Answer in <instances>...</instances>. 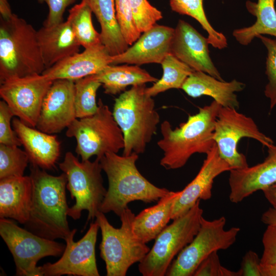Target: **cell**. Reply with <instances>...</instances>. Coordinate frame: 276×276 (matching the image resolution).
Wrapping results in <instances>:
<instances>
[{
    "label": "cell",
    "mask_w": 276,
    "mask_h": 276,
    "mask_svg": "<svg viewBox=\"0 0 276 276\" xmlns=\"http://www.w3.org/2000/svg\"><path fill=\"white\" fill-rule=\"evenodd\" d=\"M30 171L32 199L26 229L48 239L65 240L72 233L67 220L66 174L54 176L32 164Z\"/></svg>",
    "instance_id": "obj_1"
},
{
    "label": "cell",
    "mask_w": 276,
    "mask_h": 276,
    "mask_svg": "<svg viewBox=\"0 0 276 276\" xmlns=\"http://www.w3.org/2000/svg\"><path fill=\"white\" fill-rule=\"evenodd\" d=\"M221 107L214 100L199 108L197 113L189 116L186 122L175 129L169 121L163 122L160 128L162 137L157 142L163 151L160 165L167 170L177 169L183 167L194 154L209 152L215 144V124Z\"/></svg>",
    "instance_id": "obj_2"
},
{
    "label": "cell",
    "mask_w": 276,
    "mask_h": 276,
    "mask_svg": "<svg viewBox=\"0 0 276 276\" xmlns=\"http://www.w3.org/2000/svg\"><path fill=\"white\" fill-rule=\"evenodd\" d=\"M138 158L139 154L134 153L120 155L109 152L100 159L108 182L100 211L104 214L113 212L120 217L129 202L158 201L170 192L155 186L141 174L135 164Z\"/></svg>",
    "instance_id": "obj_3"
},
{
    "label": "cell",
    "mask_w": 276,
    "mask_h": 276,
    "mask_svg": "<svg viewBox=\"0 0 276 276\" xmlns=\"http://www.w3.org/2000/svg\"><path fill=\"white\" fill-rule=\"evenodd\" d=\"M45 69L33 27L13 13L1 18L0 83L12 77L41 74Z\"/></svg>",
    "instance_id": "obj_4"
},
{
    "label": "cell",
    "mask_w": 276,
    "mask_h": 276,
    "mask_svg": "<svg viewBox=\"0 0 276 276\" xmlns=\"http://www.w3.org/2000/svg\"><path fill=\"white\" fill-rule=\"evenodd\" d=\"M145 84L132 86L115 99L112 114L124 136L123 155L143 153L156 134L160 117Z\"/></svg>",
    "instance_id": "obj_5"
},
{
    "label": "cell",
    "mask_w": 276,
    "mask_h": 276,
    "mask_svg": "<svg viewBox=\"0 0 276 276\" xmlns=\"http://www.w3.org/2000/svg\"><path fill=\"white\" fill-rule=\"evenodd\" d=\"M134 217L128 207L120 217L121 227L115 228L104 213L99 211L96 215L102 235L100 256L105 263L107 276H125L129 267L140 262L150 250L133 231Z\"/></svg>",
    "instance_id": "obj_6"
},
{
    "label": "cell",
    "mask_w": 276,
    "mask_h": 276,
    "mask_svg": "<svg viewBox=\"0 0 276 276\" xmlns=\"http://www.w3.org/2000/svg\"><path fill=\"white\" fill-rule=\"evenodd\" d=\"M200 200L188 211L173 219L156 237L152 247L139 262L144 276H164L175 257L194 239L203 217Z\"/></svg>",
    "instance_id": "obj_7"
},
{
    "label": "cell",
    "mask_w": 276,
    "mask_h": 276,
    "mask_svg": "<svg viewBox=\"0 0 276 276\" xmlns=\"http://www.w3.org/2000/svg\"><path fill=\"white\" fill-rule=\"evenodd\" d=\"M98 104L95 113L76 118L66 131L67 137L76 139L75 152L81 160H88L93 156L100 159L107 153H118L124 147L123 134L112 112L101 99Z\"/></svg>",
    "instance_id": "obj_8"
},
{
    "label": "cell",
    "mask_w": 276,
    "mask_h": 276,
    "mask_svg": "<svg viewBox=\"0 0 276 276\" xmlns=\"http://www.w3.org/2000/svg\"><path fill=\"white\" fill-rule=\"evenodd\" d=\"M59 167L66 174V188L71 198L75 200V203L68 210V216L77 220L82 211L86 210L87 223L100 211L107 192L103 186L100 159L80 162L72 152H67Z\"/></svg>",
    "instance_id": "obj_9"
},
{
    "label": "cell",
    "mask_w": 276,
    "mask_h": 276,
    "mask_svg": "<svg viewBox=\"0 0 276 276\" xmlns=\"http://www.w3.org/2000/svg\"><path fill=\"white\" fill-rule=\"evenodd\" d=\"M226 219L222 216L213 220L202 218L200 228L193 240L177 256L166 275L192 276L200 264L210 254L225 250L236 242L238 227L225 229Z\"/></svg>",
    "instance_id": "obj_10"
},
{
    "label": "cell",
    "mask_w": 276,
    "mask_h": 276,
    "mask_svg": "<svg viewBox=\"0 0 276 276\" xmlns=\"http://www.w3.org/2000/svg\"><path fill=\"white\" fill-rule=\"evenodd\" d=\"M0 235L13 256L18 276H41L38 261L62 255L66 246L22 228L8 218H1Z\"/></svg>",
    "instance_id": "obj_11"
},
{
    "label": "cell",
    "mask_w": 276,
    "mask_h": 276,
    "mask_svg": "<svg viewBox=\"0 0 276 276\" xmlns=\"http://www.w3.org/2000/svg\"><path fill=\"white\" fill-rule=\"evenodd\" d=\"M245 137L254 139L266 147L273 144V140L260 130L252 118L236 108L221 107L215 122L213 140L220 156L232 169L248 167L245 156L237 148L240 140Z\"/></svg>",
    "instance_id": "obj_12"
},
{
    "label": "cell",
    "mask_w": 276,
    "mask_h": 276,
    "mask_svg": "<svg viewBox=\"0 0 276 276\" xmlns=\"http://www.w3.org/2000/svg\"><path fill=\"white\" fill-rule=\"evenodd\" d=\"M53 82L37 74L10 78L1 83L0 96L14 116L34 128L44 98Z\"/></svg>",
    "instance_id": "obj_13"
},
{
    "label": "cell",
    "mask_w": 276,
    "mask_h": 276,
    "mask_svg": "<svg viewBox=\"0 0 276 276\" xmlns=\"http://www.w3.org/2000/svg\"><path fill=\"white\" fill-rule=\"evenodd\" d=\"M98 223H91L85 235L74 242L76 229L65 240V248L59 260L38 266L41 275L99 276L95 255Z\"/></svg>",
    "instance_id": "obj_14"
},
{
    "label": "cell",
    "mask_w": 276,
    "mask_h": 276,
    "mask_svg": "<svg viewBox=\"0 0 276 276\" xmlns=\"http://www.w3.org/2000/svg\"><path fill=\"white\" fill-rule=\"evenodd\" d=\"M74 99V81H53L42 104L37 129L53 134L67 128L76 118Z\"/></svg>",
    "instance_id": "obj_15"
},
{
    "label": "cell",
    "mask_w": 276,
    "mask_h": 276,
    "mask_svg": "<svg viewBox=\"0 0 276 276\" xmlns=\"http://www.w3.org/2000/svg\"><path fill=\"white\" fill-rule=\"evenodd\" d=\"M208 39L188 22L179 20L174 29L170 53L194 71H201L223 81L209 54Z\"/></svg>",
    "instance_id": "obj_16"
},
{
    "label": "cell",
    "mask_w": 276,
    "mask_h": 276,
    "mask_svg": "<svg viewBox=\"0 0 276 276\" xmlns=\"http://www.w3.org/2000/svg\"><path fill=\"white\" fill-rule=\"evenodd\" d=\"M206 155L196 176L180 191V194L174 204L171 219L186 213L198 200H209L212 196L215 178L221 173L232 170L220 156L216 144Z\"/></svg>",
    "instance_id": "obj_17"
},
{
    "label": "cell",
    "mask_w": 276,
    "mask_h": 276,
    "mask_svg": "<svg viewBox=\"0 0 276 276\" xmlns=\"http://www.w3.org/2000/svg\"><path fill=\"white\" fill-rule=\"evenodd\" d=\"M174 31L172 28L156 24L143 32L125 52L112 56L110 65L127 63L139 66L152 63L160 64L170 53Z\"/></svg>",
    "instance_id": "obj_18"
},
{
    "label": "cell",
    "mask_w": 276,
    "mask_h": 276,
    "mask_svg": "<svg viewBox=\"0 0 276 276\" xmlns=\"http://www.w3.org/2000/svg\"><path fill=\"white\" fill-rule=\"evenodd\" d=\"M267 148L268 155L263 162L229 171V199L232 202H240L256 191L276 183V146L272 144Z\"/></svg>",
    "instance_id": "obj_19"
},
{
    "label": "cell",
    "mask_w": 276,
    "mask_h": 276,
    "mask_svg": "<svg viewBox=\"0 0 276 276\" xmlns=\"http://www.w3.org/2000/svg\"><path fill=\"white\" fill-rule=\"evenodd\" d=\"M112 56L105 47L100 44L85 49L46 68L41 74L48 79H67L73 81L98 74L110 65Z\"/></svg>",
    "instance_id": "obj_20"
},
{
    "label": "cell",
    "mask_w": 276,
    "mask_h": 276,
    "mask_svg": "<svg viewBox=\"0 0 276 276\" xmlns=\"http://www.w3.org/2000/svg\"><path fill=\"white\" fill-rule=\"evenodd\" d=\"M12 126L32 165L44 170L55 167L60 154V143L56 135L34 129L16 118Z\"/></svg>",
    "instance_id": "obj_21"
},
{
    "label": "cell",
    "mask_w": 276,
    "mask_h": 276,
    "mask_svg": "<svg viewBox=\"0 0 276 276\" xmlns=\"http://www.w3.org/2000/svg\"><path fill=\"white\" fill-rule=\"evenodd\" d=\"M32 191L30 176L0 179V218L25 224L29 217Z\"/></svg>",
    "instance_id": "obj_22"
},
{
    "label": "cell",
    "mask_w": 276,
    "mask_h": 276,
    "mask_svg": "<svg viewBox=\"0 0 276 276\" xmlns=\"http://www.w3.org/2000/svg\"><path fill=\"white\" fill-rule=\"evenodd\" d=\"M244 87V83L235 79L225 82L204 72L194 71L186 79L181 89L192 98L208 96L223 107L237 109L239 102L235 93L242 90Z\"/></svg>",
    "instance_id": "obj_23"
},
{
    "label": "cell",
    "mask_w": 276,
    "mask_h": 276,
    "mask_svg": "<svg viewBox=\"0 0 276 276\" xmlns=\"http://www.w3.org/2000/svg\"><path fill=\"white\" fill-rule=\"evenodd\" d=\"M37 35L46 68L79 52L80 45L67 20L52 27L43 26Z\"/></svg>",
    "instance_id": "obj_24"
},
{
    "label": "cell",
    "mask_w": 276,
    "mask_h": 276,
    "mask_svg": "<svg viewBox=\"0 0 276 276\" xmlns=\"http://www.w3.org/2000/svg\"><path fill=\"white\" fill-rule=\"evenodd\" d=\"M180 194V191H170L156 204L144 209L135 216L132 229L140 240L147 243L155 239L167 226L171 219L174 204Z\"/></svg>",
    "instance_id": "obj_25"
},
{
    "label": "cell",
    "mask_w": 276,
    "mask_h": 276,
    "mask_svg": "<svg viewBox=\"0 0 276 276\" xmlns=\"http://www.w3.org/2000/svg\"><path fill=\"white\" fill-rule=\"evenodd\" d=\"M95 15L101 26L102 44L111 56L125 52L129 45L124 39L116 17L114 0H83Z\"/></svg>",
    "instance_id": "obj_26"
},
{
    "label": "cell",
    "mask_w": 276,
    "mask_h": 276,
    "mask_svg": "<svg viewBox=\"0 0 276 276\" xmlns=\"http://www.w3.org/2000/svg\"><path fill=\"white\" fill-rule=\"evenodd\" d=\"M93 76L102 84L104 93L113 95L124 92L130 85L154 83L158 80L136 65H108Z\"/></svg>",
    "instance_id": "obj_27"
},
{
    "label": "cell",
    "mask_w": 276,
    "mask_h": 276,
    "mask_svg": "<svg viewBox=\"0 0 276 276\" xmlns=\"http://www.w3.org/2000/svg\"><path fill=\"white\" fill-rule=\"evenodd\" d=\"M275 0H258L257 3L248 1V11L256 17L251 26L235 30L233 35L241 44L246 45L261 35H270L276 37V10Z\"/></svg>",
    "instance_id": "obj_28"
},
{
    "label": "cell",
    "mask_w": 276,
    "mask_h": 276,
    "mask_svg": "<svg viewBox=\"0 0 276 276\" xmlns=\"http://www.w3.org/2000/svg\"><path fill=\"white\" fill-rule=\"evenodd\" d=\"M92 13L87 3L82 0L69 10L67 18L77 41L84 49L102 44L101 34L93 24Z\"/></svg>",
    "instance_id": "obj_29"
},
{
    "label": "cell",
    "mask_w": 276,
    "mask_h": 276,
    "mask_svg": "<svg viewBox=\"0 0 276 276\" xmlns=\"http://www.w3.org/2000/svg\"><path fill=\"white\" fill-rule=\"evenodd\" d=\"M160 64L163 70L162 78L145 89L146 94L152 97L170 89L181 88L186 79L194 71L171 53Z\"/></svg>",
    "instance_id": "obj_30"
},
{
    "label": "cell",
    "mask_w": 276,
    "mask_h": 276,
    "mask_svg": "<svg viewBox=\"0 0 276 276\" xmlns=\"http://www.w3.org/2000/svg\"><path fill=\"white\" fill-rule=\"evenodd\" d=\"M204 0H170L172 11L181 15L190 16L196 19L208 34L209 43L218 49L227 46L225 35L215 30L209 21L204 12Z\"/></svg>",
    "instance_id": "obj_31"
},
{
    "label": "cell",
    "mask_w": 276,
    "mask_h": 276,
    "mask_svg": "<svg viewBox=\"0 0 276 276\" xmlns=\"http://www.w3.org/2000/svg\"><path fill=\"white\" fill-rule=\"evenodd\" d=\"M102 84L93 75L75 81V107L76 118L90 116L97 111V90Z\"/></svg>",
    "instance_id": "obj_32"
},
{
    "label": "cell",
    "mask_w": 276,
    "mask_h": 276,
    "mask_svg": "<svg viewBox=\"0 0 276 276\" xmlns=\"http://www.w3.org/2000/svg\"><path fill=\"white\" fill-rule=\"evenodd\" d=\"M29 162L27 152L18 146L0 144V179L24 176Z\"/></svg>",
    "instance_id": "obj_33"
},
{
    "label": "cell",
    "mask_w": 276,
    "mask_h": 276,
    "mask_svg": "<svg viewBox=\"0 0 276 276\" xmlns=\"http://www.w3.org/2000/svg\"><path fill=\"white\" fill-rule=\"evenodd\" d=\"M116 17L122 36L129 45L140 37L133 15L130 0H114Z\"/></svg>",
    "instance_id": "obj_34"
},
{
    "label": "cell",
    "mask_w": 276,
    "mask_h": 276,
    "mask_svg": "<svg viewBox=\"0 0 276 276\" xmlns=\"http://www.w3.org/2000/svg\"><path fill=\"white\" fill-rule=\"evenodd\" d=\"M267 50L266 72L268 78L264 94L269 100L270 109L276 106V39H272L262 35L258 36Z\"/></svg>",
    "instance_id": "obj_35"
},
{
    "label": "cell",
    "mask_w": 276,
    "mask_h": 276,
    "mask_svg": "<svg viewBox=\"0 0 276 276\" xmlns=\"http://www.w3.org/2000/svg\"><path fill=\"white\" fill-rule=\"evenodd\" d=\"M130 3L136 25L141 33L163 18L162 13L147 0H130Z\"/></svg>",
    "instance_id": "obj_36"
},
{
    "label": "cell",
    "mask_w": 276,
    "mask_h": 276,
    "mask_svg": "<svg viewBox=\"0 0 276 276\" xmlns=\"http://www.w3.org/2000/svg\"><path fill=\"white\" fill-rule=\"evenodd\" d=\"M13 116L14 113L6 102L4 100L1 101L0 144L20 146V141L11 126V120Z\"/></svg>",
    "instance_id": "obj_37"
},
{
    "label": "cell",
    "mask_w": 276,
    "mask_h": 276,
    "mask_svg": "<svg viewBox=\"0 0 276 276\" xmlns=\"http://www.w3.org/2000/svg\"><path fill=\"white\" fill-rule=\"evenodd\" d=\"M193 276H241L239 271H234L223 266L217 254L214 251L198 266Z\"/></svg>",
    "instance_id": "obj_38"
},
{
    "label": "cell",
    "mask_w": 276,
    "mask_h": 276,
    "mask_svg": "<svg viewBox=\"0 0 276 276\" xmlns=\"http://www.w3.org/2000/svg\"><path fill=\"white\" fill-rule=\"evenodd\" d=\"M263 252L260 264H276V224L267 225L262 237Z\"/></svg>",
    "instance_id": "obj_39"
},
{
    "label": "cell",
    "mask_w": 276,
    "mask_h": 276,
    "mask_svg": "<svg viewBox=\"0 0 276 276\" xmlns=\"http://www.w3.org/2000/svg\"><path fill=\"white\" fill-rule=\"evenodd\" d=\"M77 0H47L49 13L43 26L52 27L63 22V16L66 8Z\"/></svg>",
    "instance_id": "obj_40"
},
{
    "label": "cell",
    "mask_w": 276,
    "mask_h": 276,
    "mask_svg": "<svg viewBox=\"0 0 276 276\" xmlns=\"http://www.w3.org/2000/svg\"><path fill=\"white\" fill-rule=\"evenodd\" d=\"M260 267V259L258 254L249 250L243 257L239 271L241 276H261Z\"/></svg>",
    "instance_id": "obj_41"
},
{
    "label": "cell",
    "mask_w": 276,
    "mask_h": 276,
    "mask_svg": "<svg viewBox=\"0 0 276 276\" xmlns=\"http://www.w3.org/2000/svg\"><path fill=\"white\" fill-rule=\"evenodd\" d=\"M262 191L267 200L273 208L276 209V183L265 189Z\"/></svg>",
    "instance_id": "obj_42"
},
{
    "label": "cell",
    "mask_w": 276,
    "mask_h": 276,
    "mask_svg": "<svg viewBox=\"0 0 276 276\" xmlns=\"http://www.w3.org/2000/svg\"><path fill=\"white\" fill-rule=\"evenodd\" d=\"M261 221L266 225L276 224V209L269 208L261 216Z\"/></svg>",
    "instance_id": "obj_43"
},
{
    "label": "cell",
    "mask_w": 276,
    "mask_h": 276,
    "mask_svg": "<svg viewBox=\"0 0 276 276\" xmlns=\"http://www.w3.org/2000/svg\"><path fill=\"white\" fill-rule=\"evenodd\" d=\"M0 13L3 19H7L12 15L8 0H0Z\"/></svg>",
    "instance_id": "obj_44"
},
{
    "label": "cell",
    "mask_w": 276,
    "mask_h": 276,
    "mask_svg": "<svg viewBox=\"0 0 276 276\" xmlns=\"http://www.w3.org/2000/svg\"><path fill=\"white\" fill-rule=\"evenodd\" d=\"M260 269L261 276H276V264H260Z\"/></svg>",
    "instance_id": "obj_45"
},
{
    "label": "cell",
    "mask_w": 276,
    "mask_h": 276,
    "mask_svg": "<svg viewBox=\"0 0 276 276\" xmlns=\"http://www.w3.org/2000/svg\"><path fill=\"white\" fill-rule=\"evenodd\" d=\"M38 1L40 3H43L46 2L47 0H38Z\"/></svg>",
    "instance_id": "obj_46"
}]
</instances>
